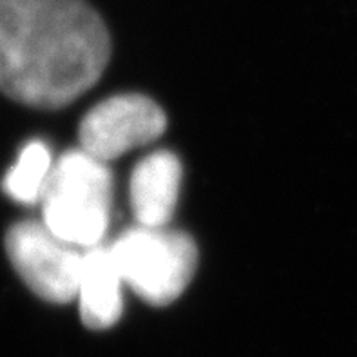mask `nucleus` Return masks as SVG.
I'll use <instances>...</instances> for the list:
<instances>
[{"label": "nucleus", "instance_id": "1", "mask_svg": "<svg viewBox=\"0 0 357 357\" xmlns=\"http://www.w3.org/2000/svg\"><path fill=\"white\" fill-rule=\"evenodd\" d=\"M111 36L86 0H0V91L59 109L102 77Z\"/></svg>", "mask_w": 357, "mask_h": 357}, {"label": "nucleus", "instance_id": "2", "mask_svg": "<svg viewBox=\"0 0 357 357\" xmlns=\"http://www.w3.org/2000/svg\"><path fill=\"white\" fill-rule=\"evenodd\" d=\"M42 222L78 249L102 243L113 204V176L107 162L82 149L63 153L53 162L44 187Z\"/></svg>", "mask_w": 357, "mask_h": 357}, {"label": "nucleus", "instance_id": "3", "mask_svg": "<svg viewBox=\"0 0 357 357\" xmlns=\"http://www.w3.org/2000/svg\"><path fill=\"white\" fill-rule=\"evenodd\" d=\"M109 247L123 283L158 307L180 298L198 267L195 240L169 227L136 225Z\"/></svg>", "mask_w": 357, "mask_h": 357}, {"label": "nucleus", "instance_id": "4", "mask_svg": "<svg viewBox=\"0 0 357 357\" xmlns=\"http://www.w3.org/2000/svg\"><path fill=\"white\" fill-rule=\"evenodd\" d=\"M8 258L29 289L51 303L77 299L82 252L63 241L44 222L26 220L6 234Z\"/></svg>", "mask_w": 357, "mask_h": 357}, {"label": "nucleus", "instance_id": "5", "mask_svg": "<svg viewBox=\"0 0 357 357\" xmlns=\"http://www.w3.org/2000/svg\"><path fill=\"white\" fill-rule=\"evenodd\" d=\"M167 118L144 95H116L100 102L80 123V147L102 162L120 158L160 138Z\"/></svg>", "mask_w": 357, "mask_h": 357}, {"label": "nucleus", "instance_id": "6", "mask_svg": "<svg viewBox=\"0 0 357 357\" xmlns=\"http://www.w3.org/2000/svg\"><path fill=\"white\" fill-rule=\"evenodd\" d=\"M181 163L171 151H156L136 163L129 180V198L138 225L167 227L176 211Z\"/></svg>", "mask_w": 357, "mask_h": 357}, {"label": "nucleus", "instance_id": "7", "mask_svg": "<svg viewBox=\"0 0 357 357\" xmlns=\"http://www.w3.org/2000/svg\"><path fill=\"white\" fill-rule=\"evenodd\" d=\"M123 278L109 245H95L82 252L77 299L84 325L105 331L116 325L123 312Z\"/></svg>", "mask_w": 357, "mask_h": 357}, {"label": "nucleus", "instance_id": "8", "mask_svg": "<svg viewBox=\"0 0 357 357\" xmlns=\"http://www.w3.org/2000/svg\"><path fill=\"white\" fill-rule=\"evenodd\" d=\"M51 167L53 158L50 147L40 140L29 142L18 154L17 163L6 172L2 190L17 204H38L51 174Z\"/></svg>", "mask_w": 357, "mask_h": 357}]
</instances>
